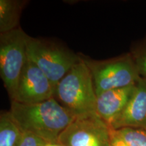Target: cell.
Segmentation results:
<instances>
[{"instance_id":"1","label":"cell","mask_w":146,"mask_h":146,"mask_svg":"<svg viewBox=\"0 0 146 146\" xmlns=\"http://www.w3.org/2000/svg\"><path fill=\"white\" fill-rule=\"evenodd\" d=\"M10 112L23 132L48 143H58L60 134L76 117L55 98L33 104L12 102Z\"/></svg>"},{"instance_id":"2","label":"cell","mask_w":146,"mask_h":146,"mask_svg":"<svg viewBox=\"0 0 146 146\" xmlns=\"http://www.w3.org/2000/svg\"><path fill=\"white\" fill-rule=\"evenodd\" d=\"M54 98L76 116L96 112L97 96L92 76L81 58L56 85Z\"/></svg>"},{"instance_id":"3","label":"cell","mask_w":146,"mask_h":146,"mask_svg":"<svg viewBox=\"0 0 146 146\" xmlns=\"http://www.w3.org/2000/svg\"><path fill=\"white\" fill-rule=\"evenodd\" d=\"M80 58L90 70L97 96L106 91L135 85L141 77L130 54L104 60Z\"/></svg>"},{"instance_id":"4","label":"cell","mask_w":146,"mask_h":146,"mask_svg":"<svg viewBox=\"0 0 146 146\" xmlns=\"http://www.w3.org/2000/svg\"><path fill=\"white\" fill-rule=\"evenodd\" d=\"M27 57L37 66L55 87L80 60L72 51L54 42L27 35Z\"/></svg>"},{"instance_id":"5","label":"cell","mask_w":146,"mask_h":146,"mask_svg":"<svg viewBox=\"0 0 146 146\" xmlns=\"http://www.w3.org/2000/svg\"><path fill=\"white\" fill-rule=\"evenodd\" d=\"M27 35L21 27L0 34V76L11 101L28 58Z\"/></svg>"},{"instance_id":"6","label":"cell","mask_w":146,"mask_h":146,"mask_svg":"<svg viewBox=\"0 0 146 146\" xmlns=\"http://www.w3.org/2000/svg\"><path fill=\"white\" fill-rule=\"evenodd\" d=\"M112 129L96 114L76 116L60 134L58 143L62 146H110Z\"/></svg>"},{"instance_id":"7","label":"cell","mask_w":146,"mask_h":146,"mask_svg":"<svg viewBox=\"0 0 146 146\" xmlns=\"http://www.w3.org/2000/svg\"><path fill=\"white\" fill-rule=\"evenodd\" d=\"M56 87L29 58L22 71L13 101L24 104L40 103L54 98Z\"/></svg>"},{"instance_id":"8","label":"cell","mask_w":146,"mask_h":146,"mask_svg":"<svg viewBox=\"0 0 146 146\" xmlns=\"http://www.w3.org/2000/svg\"><path fill=\"white\" fill-rule=\"evenodd\" d=\"M110 127L114 130L133 128L146 131V78L141 77L127 106Z\"/></svg>"},{"instance_id":"9","label":"cell","mask_w":146,"mask_h":146,"mask_svg":"<svg viewBox=\"0 0 146 146\" xmlns=\"http://www.w3.org/2000/svg\"><path fill=\"white\" fill-rule=\"evenodd\" d=\"M135 85L106 91L97 96L96 112L110 127L121 114L132 96Z\"/></svg>"},{"instance_id":"10","label":"cell","mask_w":146,"mask_h":146,"mask_svg":"<svg viewBox=\"0 0 146 146\" xmlns=\"http://www.w3.org/2000/svg\"><path fill=\"white\" fill-rule=\"evenodd\" d=\"M26 1L0 0V34L18 28L20 17Z\"/></svg>"},{"instance_id":"11","label":"cell","mask_w":146,"mask_h":146,"mask_svg":"<svg viewBox=\"0 0 146 146\" xmlns=\"http://www.w3.org/2000/svg\"><path fill=\"white\" fill-rule=\"evenodd\" d=\"M23 131L10 111L0 115V146H19Z\"/></svg>"},{"instance_id":"12","label":"cell","mask_w":146,"mask_h":146,"mask_svg":"<svg viewBox=\"0 0 146 146\" xmlns=\"http://www.w3.org/2000/svg\"><path fill=\"white\" fill-rule=\"evenodd\" d=\"M128 146H146V131L133 128L116 130Z\"/></svg>"},{"instance_id":"13","label":"cell","mask_w":146,"mask_h":146,"mask_svg":"<svg viewBox=\"0 0 146 146\" xmlns=\"http://www.w3.org/2000/svg\"><path fill=\"white\" fill-rule=\"evenodd\" d=\"M47 143L48 142L35 135L23 132L19 146H45Z\"/></svg>"},{"instance_id":"14","label":"cell","mask_w":146,"mask_h":146,"mask_svg":"<svg viewBox=\"0 0 146 146\" xmlns=\"http://www.w3.org/2000/svg\"><path fill=\"white\" fill-rule=\"evenodd\" d=\"M139 75L146 78V47L132 56Z\"/></svg>"},{"instance_id":"15","label":"cell","mask_w":146,"mask_h":146,"mask_svg":"<svg viewBox=\"0 0 146 146\" xmlns=\"http://www.w3.org/2000/svg\"><path fill=\"white\" fill-rule=\"evenodd\" d=\"M110 146H128V145L122 139L121 137L118 135L117 131L112 129Z\"/></svg>"},{"instance_id":"16","label":"cell","mask_w":146,"mask_h":146,"mask_svg":"<svg viewBox=\"0 0 146 146\" xmlns=\"http://www.w3.org/2000/svg\"><path fill=\"white\" fill-rule=\"evenodd\" d=\"M45 146H62L58 143H47Z\"/></svg>"}]
</instances>
